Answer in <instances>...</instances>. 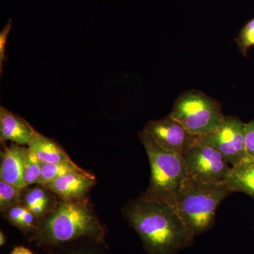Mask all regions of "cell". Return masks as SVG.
<instances>
[{
  "instance_id": "10",
  "label": "cell",
  "mask_w": 254,
  "mask_h": 254,
  "mask_svg": "<svg viewBox=\"0 0 254 254\" xmlns=\"http://www.w3.org/2000/svg\"><path fill=\"white\" fill-rule=\"evenodd\" d=\"M28 150V146L14 143L9 146L3 145L1 150L0 180L18 188H24L23 169Z\"/></svg>"
},
{
  "instance_id": "18",
  "label": "cell",
  "mask_w": 254,
  "mask_h": 254,
  "mask_svg": "<svg viewBox=\"0 0 254 254\" xmlns=\"http://www.w3.org/2000/svg\"><path fill=\"white\" fill-rule=\"evenodd\" d=\"M22 190L0 180V211L1 213L21 203Z\"/></svg>"
},
{
  "instance_id": "21",
  "label": "cell",
  "mask_w": 254,
  "mask_h": 254,
  "mask_svg": "<svg viewBox=\"0 0 254 254\" xmlns=\"http://www.w3.org/2000/svg\"><path fill=\"white\" fill-rule=\"evenodd\" d=\"M11 26H12V19L9 18V21L0 32V72L1 73H2L3 65L6 59V55H5L6 48H6V40L9 36Z\"/></svg>"
},
{
  "instance_id": "11",
  "label": "cell",
  "mask_w": 254,
  "mask_h": 254,
  "mask_svg": "<svg viewBox=\"0 0 254 254\" xmlns=\"http://www.w3.org/2000/svg\"><path fill=\"white\" fill-rule=\"evenodd\" d=\"M36 131L25 119L4 107L0 108V141L1 144L9 141L28 146Z\"/></svg>"
},
{
  "instance_id": "2",
  "label": "cell",
  "mask_w": 254,
  "mask_h": 254,
  "mask_svg": "<svg viewBox=\"0 0 254 254\" xmlns=\"http://www.w3.org/2000/svg\"><path fill=\"white\" fill-rule=\"evenodd\" d=\"M108 232L88 197L59 198L54 209L38 221L28 241L47 249L83 238L105 242Z\"/></svg>"
},
{
  "instance_id": "22",
  "label": "cell",
  "mask_w": 254,
  "mask_h": 254,
  "mask_svg": "<svg viewBox=\"0 0 254 254\" xmlns=\"http://www.w3.org/2000/svg\"><path fill=\"white\" fill-rule=\"evenodd\" d=\"M245 142L247 155L254 158V120L246 124Z\"/></svg>"
},
{
  "instance_id": "1",
  "label": "cell",
  "mask_w": 254,
  "mask_h": 254,
  "mask_svg": "<svg viewBox=\"0 0 254 254\" xmlns=\"http://www.w3.org/2000/svg\"><path fill=\"white\" fill-rule=\"evenodd\" d=\"M122 214L148 254H177L193 245L195 237L173 205L142 194L128 200Z\"/></svg>"
},
{
  "instance_id": "6",
  "label": "cell",
  "mask_w": 254,
  "mask_h": 254,
  "mask_svg": "<svg viewBox=\"0 0 254 254\" xmlns=\"http://www.w3.org/2000/svg\"><path fill=\"white\" fill-rule=\"evenodd\" d=\"M189 177L205 182H225L232 167L216 149L198 141L182 155Z\"/></svg>"
},
{
  "instance_id": "9",
  "label": "cell",
  "mask_w": 254,
  "mask_h": 254,
  "mask_svg": "<svg viewBox=\"0 0 254 254\" xmlns=\"http://www.w3.org/2000/svg\"><path fill=\"white\" fill-rule=\"evenodd\" d=\"M96 184L95 175L83 170L58 177L45 186L61 199H78L87 197Z\"/></svg>"
},
{
  "instance_id": "4",
  "label": "cell",
  "mask_w": 254,
  "mask_h": 254,
  "mask_svg": "<svg viewBox=\"0 0 254 254\" xmlns=\"http://www.w3.org/2000/svg\"><path fill=\"white\" fill-rule=\"evenodd\" d=\"M138 137L150 167L149 185L143 195L148 199L176 207L177 196L189 177L182 155L164 149L143 130Z\"/></svg>"
},
{
  "instance_id": "14",
  "label": "cell",
  "mask_w": 254,
  "mask_h": 254,
  "mask_svg": "<svg viewBox=\"0 0 254 254\" xmlns=\"http://www.w3.org/2000/svg\"><path fill=\"white\" fill-rule=\"evenodd\" d=\"M225 182L234 192H243L254 199V158L247 157L232 167Z\"/></svg>"
},
{
  "instance_id": "20",
  "label": "cell",
  "mask_w": 254,
  "mask_h": 254,
  "mask_svg": "<svg viewBox=\"0 0 254 254\" xmlns=\"http://www.w3.org/2000/svg\"><path fill=\"white\" fill-rule=\"evenodd\" d=\"M240 53L247 57L249 50L254 46V18L246 23L235 39Z\"/></svg>"
},
{
  "instance_id": "3",
  "label": "cell",
  "mask_w": 254,
  "mask_h": 254,
  "mask_svg": "<svg viewBox=\"0 0 254 254\" xmlns=\"http://www.w3.org/2000/svg\"><path fill=\"white\" fill-rule=\"evenodd\" d=\"M234 190L225 182H205L188 177L180 190L176 208L193 236L211 230L222 200Z\"/></svg>"
},
{
  "instance_id": "5",
  "label": "cell",
  "mask_w": 254,
  "mask_h": 254,
  "mask_svg": "<svg viewBox=\"0 0 254 254\" xmlns=\"http://www.w3.org/2000/svg\"><path fill=\"white\" fill-rule=\"evenodd\" d=\"M169 115L190 134L201 138L218 129L225 118L220 103L197 90L180 95Z\"/></svg>"
},
{
  "instance_id": "17",
  "label": "cell",
  "mask_w": 254,
  "mask_h": 254,
  "mask_svg": "<svg viewBox=\"0 0 254 254\" xmlns=\"http://www.w3.org/2000/svg\"><path fill=\"white\" fill-rule=\"evenodd\" d=\"M83 169L78 166L72 160L57 163H43L39 185H46L58 177L73 172L82 171Z\"/></svg>"
},
{
  "instance_id": "23",
  "label": "cell",
  "mask_w": 254,
  "mask_h": 254,
  "mask_svg": "<svg viewBox=\"0 0 254 254\" xmlns=\"http://www.w3.org/2000/svg\"><path fill=\"white\" fill-rule=\"evenodd\" d=\"M9 254H35L30 250L27 247H23V246H17L14 247V250L11 251Z\"/></svg>"
},
{
  "instance_id": "12",
  "label": "cell",
  "mask_w": 254,
  "mask_h": 254,
  "mask_svg": "<svg viewBox=\"0 0 254 254\" xmlns=\"http://www.w3.org/2000/svg\"><path fill=\"white\" fill-rule=\"evenodd\" d=\"M59 198L45 185L36 184L23 189L21 203L40 221L54 209Z\"/></svg>"
},
{
  "instance_id": "15",
  "label": "cell",
  "mask_w": 254,
  "mask_h": 254,
  "mask_svg": "<svg viewBox=\"0 0 254 254\" xmlns=\"http://www.w3.org/2000/svg\"><path fill=\"white\" fill-rule=\"evenodd\" d=\"M49 254H108L106 242L83 238L47 248Z\"/></svg>"
},
{
  "instance_id": "13",
  "label": "cell",
  "mask_w": 254,
  "mask_h": 254,
  "mask_svg": "<svg viewBox=\"0 0 254 254\" xmlns=\"http://www.w3.org/2000/svg\"><path fill=\"white\" fill-rule=\"evenodd\" d=\"M28 147L42 163H61L71 160L58 142L38 131Z\"/></svg>"
},
{
  "instance_id": "8",
  "label": "cell",
  "mask_w": 254,
  "mask_h": 254,
  "mask_svg": "<svg viewBox=\"0 0 254 254\" xmlns=\"http://www.w3.org/2000/svg\"><path fill=\"white\" fill-rule=\"evenodd\" d=\"M143 131L164 149L183 155L191 148L200 137L187 131L181 124L170 115L158 120H152L145 125Z\"/></svg>"
},
{
  "instance_id": "16",
  "label": "cell",
  "mask_w": 254,
  "mask_h": 254,
  "mask_svg": "<svg viewBox=\"0 0 254 254\" xmlns=\"http://www.w3.org/2000/svg\"><path fill=\"white\" fill-rule=\"evenodd\" d=\"M1 214L10 225L18 228L28 239L36 231L38 219L21 203L11 207Z\"/></svg>"
},
{
  "instance_id": "19",
  "label": "cell",
  "mask_w": 254,
  "mask_h": 254,
  "mask_svg": "<svg viewBox=\"0 0 254 254\" xmlns=\"http://www.w3.org/2000/svg\"><path fill=\"white\" fill-rule=\"evenodd\" d=\"M29 149V148H28ZM43 163L37 158L31 150H28L23 169V184L25 187L36 185L41 175Z\"/></svg>"
},
{
  "instance_id": "24",
  "label": "cell",
  "mask_w": 254,
  "mask_h": 254,
  "mask_svg": "<svg viewBox=\"0 0 254 254\" xmlns=\"http://www.w3.org/2000/svg\"><path fill=\"white\" fill-rule=\"evenodd\" d=\"M6 243V237L5 236L4 232L0 231V246L4 247Z\"/></svg>"
},
{
  "instance_id": "7",
  "label": "cell",
  "mask_w": 254,
  "mask_h": 254,
  "mask_svg": "<svg viewBox=\"0 0 254 254\" xmlns=\"http://www.w3.org/2000/svg\"><path fill=\"white\" fill-rule=\"evenodd\" d=\"M246 124L236 117L225 116L222 126L200 139L220 152L235 167L248 157L246 149Z\"/></svg>"
}]
</instances>
